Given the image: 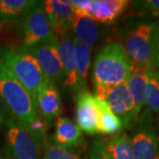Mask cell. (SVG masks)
I'll list each match as a JSON object with an SVG mask.
<instances>
[{
  "label": "cell",
  "mask_w": 159,
  "mask_h": 159,
  "mask_svg": "<svg viewBox=\"0 0 159 159\" xmlns=\"http://www.w3.org/2000/svg\"><path fill=\"white\" fill-rule=\"evenodd\" d=\"M147 112L159 113V69L152 67L149 73L145 96Z\"/></svg>",
  "instance_id": "22"
},
{
  "label": "cell",
  "mask_w": 159,
  "mask_h": 159,
  "mask_svg": "<svg viewBox=\"0 0 159 159\" xmlns=\"http://www.w3.org/2000/svg\"><path fill=\"white\" fill-rule=\"evenodd\" d=\"M27 51L37 59L46 81L55 85L64 82V69L58 51V39L56 34Z\"/></svg>",
  "instance_id": "9"
},
{
  "label": "cell",
  "mask_w": 159,
  "mask_h": 159,
  "mask_svg": "<svg viewBox=\"0 0 159 159\" xmlns=\"http://www.w3.org/2000/svg\"><path fill=\"white\" fill-rule=\"evenodd\" d=\"M97 103L99 111L97 134L113 135L120 133L123 129V125L120 119L115 115L104 101L97 98Z\"/></svg>",
  "instance_id": "20"
},
{
  "label": "cell",
  "mask_w": 159,
  "mask_h": 159,
  "mask_svg": "<svg viewBox=\"0 0 159 159\" xmlns=\"http://www.w3.org/2000/svg\"><path fill=\"white\" fill-rule=\"evenodd\" d=\"M19 22L20 38L21 48L24 50H29L55 35L47 17L43 1H40L39 4Z\"/></svg>",
  "instance_id": "8"
},
{
  "label": "cell",
  "mask_w": 159,
  "mask_h": 159,
  "mask_svg": "<svg viewBox=\"0 0 159 159\" xmlns=\"http://www.w3.org/2000/svg\"><path fill=\"white\" fill-rule=\"evenodd\" d=\"M0 159H7L6 157H2L1 155H0Z\"/></svg>",
  "instance_id": "31"
},
{
  "label": "cell",
  "mask_w": 159,
  "mask_h": 159,
  "mask_svg": "<svg viewBox=\"0 0 159 159\" xmlns=\"http://www.w3.org/2000/svg\"><path fill=\"white\" fill-rule=\"evenodd\" d=\"M52 137L57 144L69 150L81 148L84 144V138L79 126L63 116L55 119V134Z\"/></svg>",
  "instance_id": "15"
},
{
  "label": "cell",
  "mask_w": 159,
  "mask_h": 159,
  "mask_svg": "<svg viewBox=\"0 0 159 159\" xmlns=\"http://www.w3.org/2000/svg\"><path fill=\"white\" fill-rule=\"evenodd\" d=\"M132 66L122 44L109 43L95 58L92 70L94 87H111L125 83L130 77Z\"/></svg>",
  "instance_id": "1"
},
{
  "label": "cell",
  "mask_w": 159,
  "mask_h": 159,
  "mask_svg": "<svg viewBox=\"0 0 159 159\" xmlns=\"http://www.w3.org/2000/svg\"><path fill=\"white\" fill-rule=\"evenodd\" d=\"M98 24L89 18L75 15L72 25V33L80 43L92 48L99 39L100 28Z\"/></svg>",
  "instance_id": "18"
},
{
  "label": "cell",
  "mask_w": 159,
  "mask_h": 159,
  "mask_svg": "<svg viewBox=\"0 0 159 159\" xmlns=\"http://www.w3.org/2000/svg\"><path fill=\"white\" fill-rule=\"evenodd\" d=\"M47 17L53 32L59 37L65 33L72 31L74 19V9L67 0H46L43 1Z\"/></svg>",
  "instance_id": "12"
},
{
  "label": "cell",
  "mask_w": 159,
  "mask_h": 159,
  "mask_svg": "<svg viewBox=\"0 0 159 159\" xmlns=\"http://www.w3.org/2000/svg\"><path fill=\"white\" fill-rule=\"evenodd\" d=\"M37 115L49 123L56 119L63 112L62 99L57 85L46 81L35 97Z\"/></svg>",
  "instance_id": "14"
},
{
  "label": "cell",
  "mask_w": 159,
  "mask_h": 159,
  "mask_svg": "<svg viewBox=\"0 0 159 159\" xmlns=\"http://www.w3.org/2000/svg\"><path fill=\"white\" fill-rule=\"evenodd\" d=\"M134 159H153L159 148V130L143 115L131 137Z\"/></svg>",
  "instance_id": "10"
},
{
  "label": "cell",
  "mask_w": 159,
  "mask_h": 159,
  "mask_svg": "<svg viewBox=\"0 0 159 159\" xmlns=\"http://www.w3.org/2000/svg\"><path fill=\"white\" fill-rule=\"evenodd\" d=\"M153 159H159V148L158 150H157V152L156 154V156H155V157Z\"/></svg>",
  "instance_id": "30"
},
{
  "label": "cell",
  "mask_w": 159,
  "mask_h": 159,
  "mask_svg": "<svg viewBox=\"0 0 159 159\" xmlns=\"http://www.w3.org/2000/svg\"><path fill=\"white\" fill-rule=\"evenodd\" d=\"M74 15L89 18L101 24H111L130 5L128 0H72Z\"/></svg>",
  "instance_id": "7"
},
{
  "label": "cell",
  "mask_w": 159,
  "mask_h": 159,
  "mask_svg": "<svg viewBox=\"0 0 159 159\" xmlns=\"http://www.w3.org/2000/svg\"><path fill=\"white\" fill-rule=\"evenodd\" d=\"M58 39V51L64 69V84L72 90L75 91L77 85V59L74 36L72 31L65 33Z\"/></svg>",
  "instance_id": "13"
},
{
  "label": "cell",
  "mask_w": 159,
  "mask_h": 159,
  "mask_svg": "<svg viewBox=\"0 0 159 159\" xmlns=\"http://www.w3.org/2000/svg\"><path fill=\"white\" fill-rule=\"evenodd\" d=\"M154 67L159 69V22L157 24L153 35Z\"/></svg>",
  "instance_id": "27"
},
{
  "label": "cell",
  "mask_w": 159,
  "mask_h": 159,
  "mask_svg": "<svg viewBox=\"0 0 159 159\" xmlns=\"http://www.w3.org/2000/svg\"><path fill=\"white\" fill-rule=\"evenodd\" d=\"M157 22L139 21L125 32L124 48L132 68L148 69L154 67L153 35Z\"/></svg>",
  "instance_id": "4"
},
{
  "label": "cell",
  "mask_w": 159,
  "mask_h": 159,
  "mask_svg": "<svg viewBox=\"0 0 159 159\" xmlns=\"http://www.w3.org/2000/svg\"><path fill=\"white\" fill-rule=\"evenodd\" d=\"M103 142L111 159H134L131 137L125 132H120L103 139Z\"/></svg>",
  "instance_id": "19"
},
{
  "label": "cell",
  "mask_w": 159,
  "mask_h": 159,
  "mask_svg": "<svg viewBox=\"0 0 159 159\" xmlns=\"http://www.w3.org/2000/svg\"><path fill=\"white\" fill-rule=\"evenodd\" d=\"M0 97L12 118L28 125L37 117L34 99L0 59Z\"/></svg>",
  "instance_id": "2"
},
{
  "label": "cell",
  "mask_w": 159,
  "mask_h": 159,
  "mask_svg": "<svg viewBox=\"0 0 159 159\" xmlns=\"http://www.w3.org/2000/svg\"><path fill=\"white\" fill-rule=\"evenodd\" d=\"M6 25H7V23L3 22L0 20V35H2L6 31V28H7Z\"/></svg>",
  "instance_id": "29"
},
{
  "label": "cell",
  "mask_w": 159,
  "mask_h": 159,
  "mask_svg": "<svg viewBox=\"0 0 159 159\" xmlns=\"http://www.w3.org/2000/svg\"><path fill=\"white\" fill-rule=\"evenodd\" d=\"M48 126H49V122L43 118L40 117L39 115H37V117L29 124L26 125L28 130L43 142H45L47 139Z\"/></svg>",
  "instance_id": "24"
},
{
  "label": "cell",
  "mask_w": 159,
  "mask_h": 159,
  "mask_svg": "<svg viewBox=\"0 0 159 159\" xmlns=\"http://www.w3.org/2000/svg\"><path fill=\"white\" fill-rule=\"evenodd\" d=\"M8 110L6 108V104L4 103L3 100L0 97V129L6 125V120L8 119Z\"/></svg>",
  "instance_id": "28"
},
{
  "label": "cell",
  "mask_w": 159,
  "mask_h": 159,
  "mask_svg": "<svg viewBox=\"0 0 159 159\" xmlns=\"http://www.w3.org/2000/svg\"><path fill=\"white\" fill-rule=\"evenodd\" d=\"M0 59L27 89L35 103L37 93L46 82L37 59L22 48L0 49Z\"/></svg>",
  "instance_id": "3"
},
{
  "label": "cell",
  "mask_w": 159,
  "mask_h": 159,
  "mask_svg": "<svg viewBox=\"0 0 159 159\" xmlns=\"http://www.w3.org/2000/svg\"><path fill=\"white\" fill-rule=\"evenodd\" d=\"M43 159H80L72 150L62 148L53 140V137H47L43 143Z\"/></svg>",
  "instance_id": "23"
},
{
  "label": "cell",
  "mask_w": 159,
  "mask_h": 159,
  "mask_svg": "<svg viewBox=\"0 0 159 159\" xmlns=\"http://www.w3.org/2000/svg\"><path fill=\"white\" fill-rule=\"evenodd\" d=\"M151 68H132L130 77L126 81L128 91L133 99L134 111H135V114L138 119L145 104L146 89H147L148 77H149V73H150Z\"/></svg>",
  "instance_id": "16"
},
{
  "label": "cell",
  "mask_w": 159,
  "mask_h": 159,
  "mask_svg": "<svg viewBox=\"0 0 159 159\" xmlns=\"http://www.w3.org/2000/svg\"><path fill=\"white\" fill-rule=\"evenodd\" d=\"M89 159H111L105 150L103 139H97L93 142L91 145Z\"/></svg>",
  "instance_id": "25"
},
{
  "label": "cell",
  "mask_w": 159,
  "mask_h": 159,
  "mask_svg": "<svg viewBox=\"0 0 159 159\" xmlns=\"http://www.w3.org/2000/svg\"><path fill=\"white\" fill-rule=\"evenodd\" d=\"M39 3L35 0H0V20L7 24L20 21Z\"/></svg>",
  "instance_id": "17"
},
{
  "label": "cell",
  "mask_w": 159,
  "mask_h": 159,
  "mask_svg": "<svg viewBox=\"0 0 159 159\" xmlns=\"http://www.w3.org/2000/svg\"><path fill=\"white\" fill-rule=\"evenodd\" d=\"M138 6L142 7V11L148 14L157 17L159 16V0H147L138 2Z\"/></svg>",
  "instance_id": "26"
},
{
  "label": "cell",
  "mask_w": 159,
  "mask_h": 159,
  "mask_svg": "<svg viewBox=\"0 0 159 159\" xmlns=\"http://www.w3.org/2000/svg\"><path fill=\"white\" fill-rule=\"evenodd\" d=\"M95 97L108 104L120 119L123 129L130 127L138 120L126 82L111 87L97 86L95 87Z\"/></svg>",
  "instance_id": "6"
},
{
  "label": "cell",
  "mask_w": 159,
  "mask_h": 159,
  "mask_svg": "<svg viewBox=\"0 0 159 159\" xmlns=\"http://www.w3.org/2000/svg\"><path fill=\"white\" fill-rule=\"evenodd\" d=\"M6 148L7 159H43V143L26 125L9 116L6 120Z\"/></svg>",
  "instance_id": "5"
},
{
  "label": "cell",
  "mask_w": 159,
  "mask_h": 159,
  "mask_svg": "<svg viewBox=\"0 0 159 159\" xmlns=\"http://www.w3.org/2000/svg\"><path fill=\"white\" fill-rule=\"evenodd\" d=\"M98 118L99 111L97 97L88 90L80 91L76 96V125L81 132L87 134H98Z\"/></svg>",
  "instance_id": "11"
},
{
  "label": "cell",
  "mask_w": 159,
  "mask_h": 159,
  "mask_svg": "<svg viewBox=\"0 0 159 159\" xmlns=\"http://www.w3.org/2000/svg\"><path fill=\"white\" fill-rule=\"evenodd\" d=\"M76 59H77V85L75 91L87 90V80L90 67L92 48L80 43L74 38Z\"/></svg>",
  "instance_id": "21"
}]
</instances>
